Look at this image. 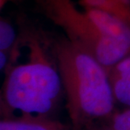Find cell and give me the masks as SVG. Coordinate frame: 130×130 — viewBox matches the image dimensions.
<instances>
[{
    "label": "cell",
    "mask_w": 130,
    "mask_h": 130,
    "mask_svg": "<svg viewBox=\"0 0 130 130\" xmlns=\"http://www.w3.org/2000/svg\"><path fill=\"white\" fill-rule=\"evenodd\" d=\"M51 49L72 128L85 130L107 120L117 104L107 69L67 37L55 41Z\"/></svg>",
    "instance_id": "obj_1"
},
{
    "label": "cell",
    "mask_w": 130,
    "mask_h": 130,
    "mask_svg": "<svg viewBox=\"0 0 130 130\" xmlns=\"http://www.w3.org/2000/svg\"><path fill=\"white\" fill-rule=\"evenodd\" d=\"M20 36L27 50L26 60H11L4 70L1 116L14 115L15 111L53 116L64 94L51 44L29 30Z\"/></svg>",
    "instance_id": "obj_2"
},
{
    "label": "cell",
    "mask_w": 130,
    "mask_h": 130,
    "mask_svg": "<svg viewBox=\"0 0 130 130\" xmlns=\"http://www.w3.org/2000/svg\"><path fill=\"white\" fill-rule=\"evenodd\" d=\"M46 17L63 30L66 37L94 57L107 71L130 54V48L106 36L86 11L71 0H38Z\"/></svg>",
    "instance_id": "obj_3"
},
{
    "label": "cell",
    "mask_w": 130,
    "mask_h": 130,
    "mask_svg": "<svg viewBox=\"0 0 130 130\" xmlns=\"http://www.w3.org/2000/svg\"><path fill=\"white\" fill-rule=\"evenodd\" d=\"M0 130H74L54 118L53 116L20 114L4 117L0 121Z\"/></svg>",
    "instance_id": "obj_4"
},
{
    "label": "cell",
    "mask_w": 130,
    "mask_h": 130,
    "mask_svg": "<svg viewBox=\"0 0 130 130\" xmlns=\"http://www.w3.org/2000/svg\"><path fill=\"white\" fill-rule=\"evenodd\" d=\"M117 103L130 107V54L108 70Z\"/></svg>",
    "instance_id": "obj_5"
},
{
    "label": "cell",
    "mask_w": 130,
    "mask_h": 130,
    "mask_svg": "<svg viewBox=\"0 0 130 130\" xmlns=\"http://www.w3.org/2000/svg\"><path fill=\"white\" fill-rule=\"evenodd\" d=\"M84 8H93L113 14L130 24V8L118 4L115 0H80Z\"/></svg>",
    "instance_id": "obj_6"
},
{
    "label": "cell",
    "mask_w": 130,
    "mask_h": 130,
    "mask_svg": "<svg viewBox=\"0 0 130 130\" xmlns=\"http://www.w3.org/2000/svg\"><path fill=\"white\" fill-rule=\"evenodd\" d=\"M18 36L14 27L9 20L1 18L0 20V52L9 55L17 42Z\"/></svg>",
    "instance_id": "obj_7"
},
{
    "label": "cell",
    "mask_w": 130,
    "mask_h": 130,
    "mask_svg": "<svg viewBox=\"0 0 130 130\" xmlns=\"http://www.w3.org/2000/svg\"><path fill=\"white\" fill-rule=\"evenodd\" d=\"M106 122V125L114 130H130V107L116 111Z\"/></svg>",
    "instance_id": "obj_8"
},
{
    "label": "cell",
    "mask_w": 130,
    "mask_h": 130,
    "mask_svg": "<svg viewBox=\"0 0 130 130\" xmlns=\"http://www.w3.org/2000/svg\"><path fill=\"white\" fill-rule=\"evenodd\" d=\"M85 130H114V129H112L109 126L106 125L105 127H101V128H97V127L93 126V127H91V128H89L85 129Z\"/></svg>",
    "instance_id": "obj_9"
},
{
    "label": "cell",
    "mask_w": 130,
    "mask_h": 130,
    "mask_svg": "<svg viewBox=\"0 0 130 130\" xmlns=\"http://www.w3.org/2000/svg\"><path fill=\"white\" fill-rule=\"evenodd\" d=\"M12 1H14V0H0V8L3 9V7H4L7 3L12 2Z\"/></svg>",
    "instance_id": "obj_10"
}]
</instances>
